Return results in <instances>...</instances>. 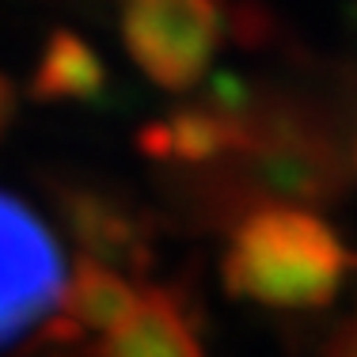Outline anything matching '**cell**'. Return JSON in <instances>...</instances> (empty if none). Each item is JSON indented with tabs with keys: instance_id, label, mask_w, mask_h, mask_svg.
<instances>
[{
	"instance_id": "7",
	"label": "cell",
	"mask_w": 357,
	"mask_h": 357,
	"mask_svg": "<svg viewBox=\"0 0 357 357\" xmlns=\"http://www.w3.org/2000/svg\"><path fill=\"white\" fill-rule=\"evenodd\" d=\"M99 357H206L190 312L172 289L137 293L133 312L103 338Z\"/></svg>"
},
{
	"instance_id": "3",
	"label": "cell",
	"mask_w": 357,
	"mask_h": 357,
	"mask_svg": "<svg viewBox=\"0 0 357 357\" xmlns=\"http://www.w3.org/2000/svg\"><path fill=\"white\" fill-rule=\"evenodd\" d=\"M61 285L54 236L23 202L0 194V346L46 316Z\"/></svg>"
},
{
	"instance_id": "11",
	"label": "cell",
	"mask_w": 357,
	"mask_h": 357,
	"mask_svg": "<svg viewBox=\"0 0 357 357\" xmlns=\"http://www.w3.org/2000/svg\"><path fill=\"white\" fill-rule=\"evenodd\" d=\"M12 114H15V91H12V84H8V76L0 73V137H4Z\"/></svg>"
},
{
	"instance_id": "4",
	"label": "cell",
	"mask_w": 357,
	"mask_h": 357,
	"mask_svg": "<svg viewBox=\"0 0 357 357\" xmlns=\"http://www.w3.org/2000/svg\"><path fill=\"white\" fill-rule=\"evenodd\" d=\"M248 160H255V175L262 186L293 202H331L338 198V190H346L338 152L304 130H259L255 126V144Z\"/></svg>"
},
{
	"instance_id": "8",
	"label": "cell",
	"mask_w": 357,
	"mask_h": 357,
	"mask_svg": "<svg viewBox=\"0 0 357 357\" xmlns=\"http://www.w3.org/2000/svg\"><path fill=\"white\" fill-rule=\"evenodd\" d=\"M137 304V289L126 282V274L99 266L91 259H76L69 285H61V319L54 335L69 331V342L84 335H110Z\"/></svg>"
},
{
	"instance_id": "6",
	"label": "cell",
	"mask_w": 357,
	"mask_h": 357,
	"mask_svg": "<svg viewBox=\"0 0 357 357\" xmlns=\"http://www.w3.org/2000/svg\"><path fill=\"white\" fill-rule=\"evenodd\" d=\"M61 209L69 220L73 240L80 243V259H91L110 270H137L149 262V236L144 225L118 198L99 190H65Z\"/></svg>"
},
{
	"instance_id": "5",
	"label": "cell",
	"mask_w": 357,
	"mask_h": 357,
	"mask_svg": "<svg viewBox=\"0 0 357 357\" xmlns=\"http://www.w3.org/2000/svg\"><path fill=\"white\" fill-rule=\"evenodd\" d=\"M255 144L251 118H228L213 107H183L141 130V149L167 164H209L225 156H248Z\"/></svg>"
},
{
	"instance_id": "2",
	"label": "cell",
	"mask_w": 357,
	"mask_h": 357,
	"mask_svg": "<svg viewBox=\"0 0 357 357\" xmlns=\"http://www.w3.org/2000/svg\"><path fill=\"white\" fill-rule=\"evenodd\" d=\"M225 35V0H122V38L133 65L167 91L206 80Z\"/></svg>"
},
{
	"instance_id": "10",
	"label": "cell",
	"mask_w": 357,
	"mask_h": 357,
	"mask_svg": "<svg viewBox=\"0 0 357 357\" xmlns=\"http://www.w3.org/2000/svg\"><path fill=\"white\" fill-rule=\"evenodd\" d=\"M323 357H357V312L338 323V331L323 346Z\"/></svg>"
},
{
	"instance_id": "9",
	"label": "cell",
	"mask_w": 357,
	"mask_h": 357,
	"mask_svg": "<svg viewBox=\"0 0 357 357\" xmlns=\"http://www.w3.org/2000/svg\"><path fill=\"white\" fill-rule=\"evenodd\" d=\"M31 91L42 103H96L107 91V65L73 31H54L42 46Z\"/></svg>"
},
{
	"instance_id": "1",
	"label": "cell",
	"mask_w": 357,
	"mask_h": 357,
	"mask_svg": "<svg viewBox=\"0 0 357 357\" xmlns=\"http://www.w3.org/2000/svg\"><path fill=\"white\" fill-rule=\"evenodd\" d=\"M357 255L319 213L289 202L255 206L236 225L225 255V289L274 312H316L335 304Z\"/></svg>"
}]
</instances>
